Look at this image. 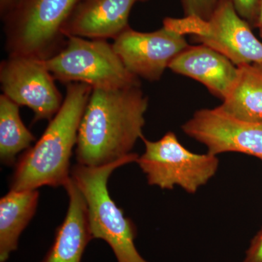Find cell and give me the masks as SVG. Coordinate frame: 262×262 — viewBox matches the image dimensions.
<instances>
[{
  "label": "cell",
  "instance_id": "1",
  "mask_svg": "<svg viewBox=\"0 0 262 262\" xmlns=\"http://www.w3.org/2000/svg\"><path fill=\"white\" fill-rule=\"evenodd\" d=\"M148 104L141 87L93 90L77 136L78 164L103 166L131 154L144 136Z\"/></svg>",
  "mask_w": 262,
  "mask_h": 262
},
{
  "label": "cell",
  "instance_id": "2",
  "mask_svg": "<svg viewBox=\"0 0 262 262\" xmlns=\"http://www.w3.org/2000/svg\"><path fill=\"white\" fill-rule=\"evenodd\" d=\"M92 91L87 84H67L59 111L50 120L40 139L17 160L10 179V190H34L44 186L64 187L71 177L70 160Z\"/></svg>",
  "mask_w": 262,
  "mask_h": 262
},
{
  "label": "cell",
  "instance_id": "3",
  "mask_svg": "<svg viewBox=\"0 0 262 262\" xmlns=\"http://www.w3.org/2000/svg\"><path fill=\"white\" fill-rule=\"evenodd\" d=\"M138 158L139 155L132 152L103 166L89 167L77 163L71 170V177L87 203L93 238L107 243L118 262H148L136 248L135 225L117 206L107 187L108 178L114 170L136 162Z\"/></svg>",
  "mask_w": 262,
  "mask_h": 262
},
{
  "label": "cell",
  "instance_id": "4",
  "mask_svg": "<svg viewBox=\"0 0 262 262\" xmlns=\"http://www.w3.org/2000/svg\"><path fill=\"white\" fill-rule=\"evenodd\" d=\"M80 0H21L3 17L8 56L49 59L67 38L62 29Z\"/></svg>",
  "mask_w": 262,
  "mask_h": 262
},
{
  "label": "cell",
  "instance_id": "5",
  "mask_svg": "<svg viewBox=\"0 0 262 262\" xmlns=\"http://www.w3.org/2000/svg\"><path fill=\"white\" fill-rule=\"evenodd\" d=\"M67 38L61 51L44 61L55 80L87 84L93 90L141 87L140 79L127 70L113 44L104 39Z\"/></svg>",
  "mask_w": 262,
  "mask_h": 262
},
{
  "label": "cell",
  "instance_id": "6",
  "mask_svg": "<svg viewBox=\"0 0 262 262\" xmlns=\"http://www.w3.org/2000/svg\"><path fill=\"white\" fill-rule=\"evenodd\" d=\"M145 151L136 163L145 174L148 184L163 189L182 187L194 194L214 177L220 160L215 155L196 154L181 144L173 132H168L160 140L141 138Z\"/></svg>",
  "mask_w": 262,
  "mask_h": 262
},
{
  "label": "cell",
  "instance_id": "7",
  "mask_svg": "<svg viewBox=\"0 0 262 262\" xmlns=\"http://www.w3.org/2000/svg\"><path fill=\"white\" fill-rule=\"evenodd\" d=\"M163 27L220 52L235 66L262 63V43L241 18L231 0H218L208 20L186 16L166 18Z\"/></svg>",
  "mask_w": 262,
  "mask_h": 262
},
{
  "label": "cell",
  "instance_id": "8",
  "mask_svg": "<svg viewBox=\"0 0 262 262\" xmlns=\"http://www.w3.org/2000/svg\"><path fill=\"white\" fill-rule=\"evenodd\" d=\"M45 61L25 56H8L0 63L3 95L34 113L33 122L51 120L63 104V96Z\"/></svg>",
  "mask_w": 262,
  "mask_h": 262
},
{
  "label": "cell",
  "instance_id": "9",
  "mask_svg": "<svg viewBox=\"0 0 262 262\" xmlns=\"http://www.w3.org/2000/svg\"><path fill=\"white\" fill-rule=\"evenodd\" d=\"M182 128L204 144L209 154L243 153L262 161V122L239 120L218 106L195 112Z\"/></svg>",
  "mask_w": 262,
  "mask_h": 262
},
{
  "label": "cell",
  "instance_id": "10",
  "mask_svg": "<svg viewBox=\"0 0 262 262\" xmlns=\"http://www.w3.org/2000/svg\"><path fill=\"white\" fill-rule=\"evenodd\" d=\"M113 46L130 73L154 82L160 80L165 69L189 45L184 35L165 27L153 32L129 27L114 39Z\"/></svg>",
  "mask_w": 262,
  "mask_h": 262
},
{
  "label": "cell",
  "instance_id": "11",
  "mask_svg": "<svg viewBox=\"0 0 262 262\" xmlns=\"http://www.w3.org/2000/svg\"><path fill=\"white\" fill-rule=\"evenodd\" d=\"M147 0H80L62 29L66 37L115 39L128 29L129 15L139 2Z\"/></svg>",
  "mask_w": 262,
  "mask_h": 262
},
{
  "label": "cell",
  "instance_id": "12",
  "mask_svg": "<svg viewBox=\"0 0 262 262\" xmlns=\"http://www.w3.org/2000/svg\"><path fill=\"white\" fill-rule=\"evenodd\" d=\"M168 68L201 82L222 101L229 94L237 75V66L229 58L202 44L188 46L174 58Z\"/></svg>",
  "mask_w": 262,
  "mask_h": 262
},
{
  "label": "cell",
  "instance_id": "13",
  "mask_svg": "<svg viewBox=\"0 0 262 262\" xmlns=\"http://www.w3.org/2000/svg\"><path fill=\"white\" fill-rule=\"evenodd\" d=\"M69 208L54 241L41 262H81L88 244L92 241L87 203L72 177L64 185Z\"/></svg>",
  "mask_w": 262,
  "mask_h": 262
},
{
  "label": "cell",
  "instance_id": "14",
  "mask_svg": "<svg viewBox=\"0 0 262 262\" xmlns=\"http://www.w3.org/2000/svg\"><path fill=\"white\" fill-rule=\"evenodd\" d=\"M39 192L10 190L0 200V262H5L18 248V239L32 220Z\"/></svg>",
  "mask_w": 262,
  "mask_h": 262
},
{
  "label": "cell",
  "instance_id": "15",
  "mask_svg": "<svg viewBox=\"0 0 262 262\" xmlns=\"http://www.w3.org/2000/svg\"><path fill=\"white\" fill-rule=\"evenodd\" d=\"M237 67L236 80L220 107L239 120L262 122V63Z\"/></svg>",
  "mask_w": 262,
  "mask_h": 262
},
{
  "label": "cell",
  "instance_id": "16",
  "mask_svg": "<svg viewBox=\"0 0 262 262\" xmlns=\"http://www.w3.org/2000/svg\"><path fill=\"white\" fill-rule=\"evenodd\" d=\"M19 106L5 95L0 96V159L8 166L15 165L17 155L29 149L36 140L24 125Z\"/></svg>",
  "mask_w": 262,
  "mask_h": 262
},
{
  "label": "cell",
  "instance_id": "17",
  "mask_svg": "<svg viewBox=\"0 0 262 262\" xmlns=\"http://www.w3.org/2000/svg\"><path fill=\"white\" fill-rule=\"evenodd\" d=\"M218 0H182L186 16L208 20L211 18Z\"/></svg>",
  "mask_w": 262,
  "mask_h": 262
},
{
  "label": "cell",
  "instance_id": "18",
  "mask_svg": "<svg viewBox=\"0 0 262 262\" xmlns=\"http://www.w3.org/2000/svg\"><path fill=\"white\" fill-rule=\"evenodd\" d=\"M237 14L245 20L257 25L258 11L261 0H231Z\"/></svg>",
  "mask_w": 262,
  "mask_h": 262
},
{
  "label": "cell",
  "instance_id": "19",
  "mask_svg": "<svg viewBox=\"0 0 262 262\" xmlns=\"http://www.w3.org/2000/svg\"><path fill=\"white\" fill-rule=\"evenodd\" d=\"M244 262H262V227L251 241Z\"/></svg>",
  "mask_w": 262,
  "mask_h": 262
},
{
  "label": "cell",
  "instance_id": "20",
  "mask_svg": "<svg viewBox=\"0 0 262 262\" xmlns=\"http://www.w3.org/2000/svg\"><path fill=\"white\" fill-rule=\"evenodd\" d=\"M21 0H0V16L1 18L13 9Z\"/></svg>",
  "mask_w": 262,
  "mask_h": 262
},
{
  "label": "cell",
  "instance_id": "21",
  "mask_svg": "<svg viewBox=\"0 0 262 262\" xmlns=\"http://www.w3.org/2000/svg\"><path fill=\"white\" fill-rule=\"evenodd\" d=\"M256 27L261 28L262 27V0L260 5L259 11H258V21Z\"/></svg>",
  "mask_w": 262,
  "mask_h": 262
},
{
  "label": "cell",
  "instance_id": "22",
  "mask_svg": "<svg viewBox=\"0 0 262 262\" xmlns=\"http://www.w3.org/2000/svg\"><path fill=\"white\" fill-rule=\"evenodd\" d=\"M260 29H261V37H262V27H261V28H260Z\"/></svg>",
  "mask_w": 262,
  "mask_h": 262
}]
</instances>
